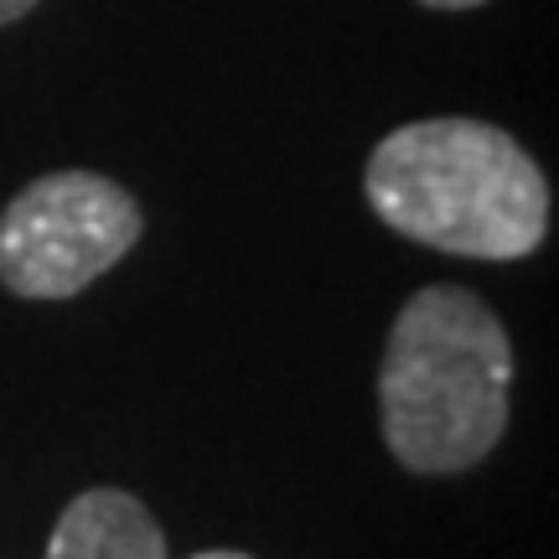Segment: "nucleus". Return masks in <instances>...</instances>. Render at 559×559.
<instances>
[{
  "label": "nucleus",
  "mask_w": 559,
  "mask_h": 559,
  "mask_svg": "<svg viewBox=\"0 0 559 559\" xmlns=\"http://www.w3.org/2000/svg\"><path fill=\"white\" fill-rule=\"evenodd\" d=\"M140 202L99 171H52L0 213V285L26 300H68L140 243Z\"/></svg>",
  "instance_id": "nucleus-3"
},
{
  "label": "nucleus",
  "mask_w": 559,
  "mask_h": 559,
  "mask_svg": "<svg viewBox=\"0 0 559 559\" xmlns=\"http://www.w3.org/2000/svg\"><path fill=\"white\" fill-rule=\"evenodd\" d=\"M37 0H0V26H11V21H21L26 11H32Z\"/></svg>",
  "instance_id": "nucleus-5"
},
{
  "label": "nucleus",
  "mask_w": 559,
  "mask_h": 559,
  "mask_svg": "<svg viewBox=\"0 0 559 559\" xmlns=\"http://www.w3.org/2000/svg\"><path fill=\"white\" fill-rule=\"evenodd\" d=\"M513 347L461 285H425L394 317L379 368L383 440L419 477L477 466L508 430Z\"/></svg>",
  "instance_id": "nucleus-2"
},
{
  "label": "nucleus",
  "mask_w": 559,
  "mask_h": 559,
  "mask_svg": "<svg viewBox=\"0 0 559 559\" xmlns=\"http://www.w3.org/2000/svg\"><path fill=\"white\" fill-rule=\"evenodd\" d=\"M192 559H249V555H234V549H202V555H192Z\"/></svg>",
  "instance_id": "nucleus-7"
},
{
  "label": "nucleus",
  "mask_w": 559,
  "mask_h": 559,
  "mask_svg": "<svg viewBox=\"0 0 559 559\" xmlns=\"http://www.w3.org/2000/svg\"><path fill=\"white\" fill-rule=\"evenodd\" d=\"M362 192L394 234L461 260H523L549 234V181L481 120H415L368 156Z\"/></svg>",
  "instance_id": "nucleus-1"
},
{
  "label": "nucleus",
  "mask_w": 559,
  "mask_h": 559,
  "mask_svg": "<svg viewBox=\"0 0 559 559\" xmlns=\"http://www.w3.org/2000/svg\"><path fill=\"white\" fill-rule=\"evenodd\" d=\"M419 5H430V11H477L487 0H419Z\"/></svg>",
  "instance_id": "nucleus-6"
},
{
  "label": "nucleus",
  "mask_w": 559,
  "mask_h": 559,
  "mask_svg": "<svg viewBox=\"0 0 559 559\" xmlns=\"http://www.w3.org/2000/svg\"><path fill=\"white\" fill-rule=\"evenodd\" d=\"M41 559H166L160 523L120 487H88L62 508Z\"/></svg>",
  "instance_id": "nucleus-4"
}]
</instances>
